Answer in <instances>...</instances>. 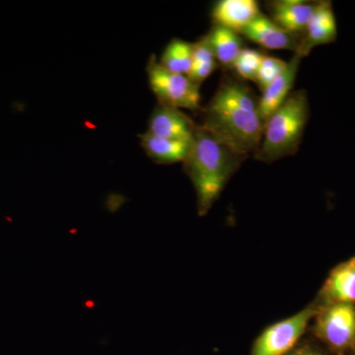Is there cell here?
I'll list each match as a JSON object with an SVG mask.
<instances>
[{"mask_svg": "<svg viewBox=\"0 0 355 355\" xmlns=\"http://www.w3.org/2000/svg\"><path fill=\"white\" fill-rule=\"evenodd\" d=\"M259 101L242 79L224 76L209 104L200 109V125L243 155H254L265 128L259 114Z\"/></svg>", "mask_w": 355, "mask_h": 355, "instance_id": "1", "label": "cell"}, {"mask_svg": "<svg viewBox=\"0 0 355 355\" xmlns=\"http://www.w3.org/2000/svg\"><path fill=\"white\" fill-rule=\"evenodd\" d=\"M247 157L207 128L197 125L193 148L184 164L197 193L200 214L209 211L229 178Z\"/></svg>", "mask_w": 355, "mask_h": 355, "instance_id": "2", "label": "cell"}, {"mask_svg": "<svg viewBox=\"0 0 355 355\" xmlns=\"http://www.w3.org/2000/svg\"><path fill=\"white\" fill-rule=\"evenodd\" d=\"M309 100L305 90L291 93L268 118L254 159L272 163L297 153L309 121Z\"/></svg>", "mask_w": 355, "mask_h": 355, "instance_id": "3", "label": "cell"}, {"mask_svg": "<svg viewBox=\"0 0 355 355\" xmlns=\"http://www.w3.org/2000/svg\"><path fill=\"white\" fill-rule=\"evenodd\" d=\"M149 86L159 104L175 109L200 110V86L184 74L173 73L163 69L156 58L151 57L147 65Z\"/></svg>", "mask_w": 355, "mask_h": 355, "instance_id": "4", "label": "cell"}, {"mask_svg": "<svg viewBox=\"0 0 355 355\" xmlns=\"http://www.w3.org/2000/svg\"><path fill=\"white\" fill-rule=\"evenodd\" d=\"M317 311L307 307L266 328L254 340L251 355H286L293 349Z\"/></svg>", "mask_w": 355, "mask_h": 355, "instance_id": "5", "label": "cell"}, {"mask_svg": "<svg viewBox=\"0 0 355 355\" xmlns=\"http://www.w3.org/2000/svg\"><path fill=\"white\" fill-rule=\"evenodd\" d=\"M317 335L338 352L354 347L355 309L354 305L333 303L319 315Z\"/></svg>", "mask_w": 355, "mask_h": 355, "instance_id": "6", "label": "cell"}, {"mask_svg": "<svg viewBox=\"0 0 355 355\" xmlns=\"http://www.w3.org/2000/svg\"><path fill=\"white\" fill-rule=\"evenodd\" d=\"M336 38L338 26L333 4L328 0L318 1L314 15L301 36L295 53L302 58L307 57L316 46L334 43Z\"/></svg>", "mask_w": 355, "mask_h": 355, "instance_id": "7", "label": "cell"}, {"mask_svg": "<svg viewBox=\"0 0 355 355\" xmlns=\"http://www.w3.org/2000/svg\"><path fill=\"white\" fill-rule=\"evenodd\" d=\"M318 1L303 0H275L266 1L265 6L270 20L284 31L301 37L309 24Z\"/></svg>", "mask_w": 355, "mask_h": 355, "instance_id": "8", "label": "cell"}, {"mask_svg": "<svg viewBox=\"0 0 355 355\" xmlns=\"http://www.w3.org/2000/svg\"><path fill=\"white\" fill-rule=\"evenodd\" d=\"M197 125L179 109L159 104L151 114L147 132L162 139L193 141Z\"/></svg>", "mask_w": 355, "mask_h": 355, "instance_id": "9", "label": "cell"}, {"mask_svg": "<svg viewBox=\"0 0 355 355\" xmlns=\"http://www.w3.org/2000/svg\"><path fill=\"white\" fill-rule=\"evenodd\" d=\"M240 35L268 50H288L294 53L298 50L301 38L284 31L263 13L247 25Z\"/></svg>", "mask_w": 355, "mask_h": 355, "instance_id": "10", "label": "cell"}, {"mask_svg": "<svg viewBox=\"0 0 355 355\" xmlns=\"http://www.w3.org/2000/svg\"><path fill=\"white\" fill-rule=\"evenodd\" d=\"M254 0H220L211 10L214 25L239 33L261 14Z\"/></svg>", "mask_w": 355, "mask_h": 355, "instance_id": "11", "label": "cell"}, {"mask_svg": "<svg viewBox=\"0 0 355 355\" xmlns=\"http://www.w3.org/2000/svg\"><path fill=\"white\" fill-rule=\"evenodd\" d=\"M302 58L294 53L286 70L263 92L259 101V114L263 123L284 104L291 95Z\"/></svg>", "mask_w": 355, "mask_h": 355, "instance_id": "12", "label": "cell"}, {"mask_svg": "<svg viewBox=\"0 0 355 355\" xmlns=\"http://www.w3.org/2000/svg\"><path fill=\"white\" fill-rule=\"evenodd\" d=\"M140 142L149 158L156 163L184 162L193 148V141H182L155 137L148 132L140 135Z\"/></svg>", "mask_w": 355, "mask_h": 355, "instance_id": "13", "label": "cell"}, {"mask_svg": "<svg viewBox=\"0 0 355 355\" xmlns=\"http://www.w3.org/2000/svg\"><path fill=\"white\" fill-rule=\"evenodd\" d=\"M326 297L333 303H355V261L354 259L336 266L324 286Z\"/></svg>", "mask_w": 355, "mask_h": 355, "instance_id": "14", "label": "cell"}, {"mask_svg": "<svg viewBox=\"0 0 355 355\" xmlns=\"http://www.w3.org/2000/svg\"><path fill=\"white\" fill-rule=\"evenodd\" d=\"M207 36L217 64L232 69L236 58L243 50L241 35L222 26L214 25Z\"/></svg>", "mask_w": 355, "mask_h": 355, "instance_id": "15", "label": "cell"}, {"mask_svg": "<svg viewBox=\"0 0 355 355\" xmlns=\"http://www.w3.org/2000/svg\"><path fill=\"white\" fill-rule=\"evenodd\" d=\"M159 64L173 73L188 76L193 64V44L173 39L163 51Z\"/></svg>", "mask_w": 355, "mask_h": 355, "instance_id": "16", "label": "cell"}, {"mask_svg": "<svg viewBox=\"0 0 355 355\" xmlns=\"http://www.w3.org/2000/svg\"><path fill=\"white\" fill-rule=\"evenodd\" d=\"M263 53L252 49H243L236 58L232 69L242 80L256 81L257 74L260 69Z\"/></svg>", "mask_w": 355, "mask_h": 355, "instance_id": "17", "label": "cell"}, {"mask_svg": "<svg viewBox=\"0 0 355 355\" xmlns=\"http://www.w3.org/2000/svg\"><path fill=\"white\" fill-rule=\"evenodd\" d=\"M287 64L288 62H284L279 58L263 55L260 69L254 81L261 92H263L286 70Z\"/></svg>", "mask_w": 355, "mask_h": 355, "instance_id": "18", "label": "cell"}, {"mask_svg": "<svg viewBox=\"0 0 355 355\" xmlns=\"http://www.w3.org/2000/svg\"><path fill=\"white\" fill-rule=\"evenodd\" d=\"M286 355H322L319 352H315V350L308 349V347H302V349H298L293 350V352H289Z\"/></svg>", "mask_w": 355, "mask_h": 355, "instance_id": "19", "label": "cell"}, {"mask_svg": "<svg viewBox=\"0 0 355 355\" xmlns=\"http://www.w3.org/2000/svg\"><path fill=\"white\" fill-rule=\"evenodd\" d=\"M354 350H355V345H354Z\"/></svg>", "mask_w": 355, "mask_h": 355, "instance_id": "20", "label": "cell"}, {"mask_svg": "<svg viewBox=\"0 0 355 355\" xmlns=\"http://www.w3.org/2000/svg\"><path fill=\"white\" fill-rule=\"evenodd\" d=\"M354 261H355V258H354Z\"/></svg>", "mask_w": 355, "mask_h": 355, "instance_id": "21", "label": "cell"}]
</instances>
